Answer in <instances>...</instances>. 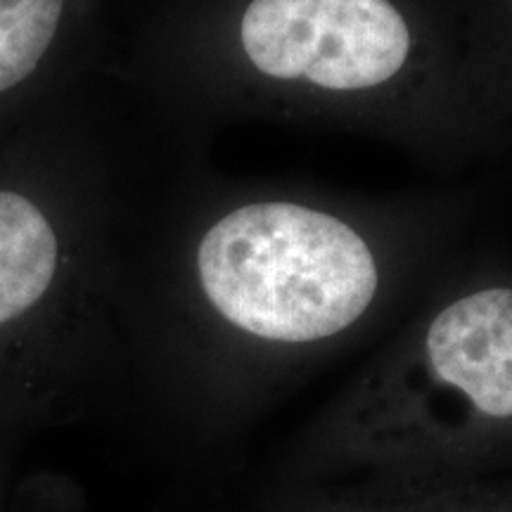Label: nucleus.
Here are the masks:
<instances>
[{"label": "nucleus", "mask_w": 512, "mask_h": 512, "mask_svg": "<svg viewBox=\"0 0 512 512\" xmlns=\"http://www.w3.org/2000/svg\"><path fill=\"white\" fill-rule=\"evenodd\" d=\"M197 275L223 320L278 344L339 335L380 290L366 238L297 202H252L216 221L197 247Z\"/></svg>", "instance_id": "obj_1"}, {"label": "nucleus", "mask_w": 512, "mask_h": 512, "mask_svg": "<svg viewBox=\"0 0 512 512\" xmlns=\"http://www.w3.org/2000/svg\"><path fill=\"white\" fill-rule=\"evenodd\" d=\"M238 36L266 79L335 93L384 86L413 53V31L392 0H249Z\"/></svg>", "instance_id": "obj_2"}, {"label": "nucleus", "mask_w": 512, "mask_h": 512, "mask_svg": "<svg viewBox=\"0 0 512 512\" xmlns=\"http://www.w3.org/2000/svg\"><path fill=\"white\" fill-rule=\"evenodd\" d=\"M434 392H456L486 418H512V290L472 292L441 309L422 337Z\"/></svg>", "instance_id": "obj_3"}, {"label": "nucleus", "mask_w": 512, "mask_h": 512, "mask_svg": "<svg viewBox=\"0 0 512 512\" xmlns=\"http://www.w3.org/2000/svg\"><path fill=\"white\" fill-rule=\"evenodd\" d=\"M57 271V238L43 211L0 190V325L29 311Z\"/></svg>", "instance_id": "obj_4"}, {"label": "nucleus", "mask_w": 512, "mask_h": 512, "mask_svg": "<svg viewBox=\"0 0 512 512\" xmlns=\"http://www.w3.org/2000/svg\"><path fill=\"white\" fill-rule=\"evenodd\" d=\"M64 0H0V91L34 72L60 27Z\"/></svg>", "instance_id": "obj_5"}]
</instances>
